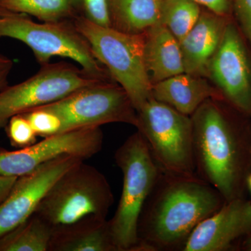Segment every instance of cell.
<instances>
[{
    "instance_id": "11",
    "label": "cell",
    "mask_w": 251,
    "mask_h": 251,
    "mask_svg": "<svg viewBox=\"0 0 251 251\" xmlns=\"http://www.w3.org/2000/svg\"><path fill=\"white\" fill-rule=\"evenodd\" d=\"M82 161L66 155L18 177L7 197L0 204V238L32 215L59 176Z\"/></svg>"
},
{
    "instance_id": "29",
    "label": "cell",
    "mask_w": 251,
    "mask_h": 251,
    "mask_svg": "<svg viewBox=\"0 0 251 251\" xmlns=\"http://www.w3.org/2000/svg\"><path fill=\"white\" fill-rule=\"evenodd\" d=\"M244 249H245V250L251 251V234L246 238L244 243Z\"/></svg>"
},
{
    "instance_id": "18",
    "label": "cell",
    "mask_w": 251,
    "mask_h": 251,
    "mask_svg": "<svg viewBox=\"0 0 251 251\" xmlns=\"http://www.w3.org/2000/svg\"><path fill=\"white\" fill-rule=\"evenodd\" d=\"M162 0H108L111 27L144 34L160 23Z\"/></svg>"
},
{
    "instance_id": "13",
    "label": "cell",
    "mask_w": 251,
    "mask_h": 251,
    "mask_svg": "<svg viewBox=\"0 0 251 251\" xmlns=\"http://www.w3.org/2000/svg\"><path fill=\"white\" fill-rule=\"evenodd\" d=\"M251 234V202L242 198L225 202L201 221L185 243L183 251H225Z\"/></svg>"
},
{
    "instance_id": "7",
    "label": "cell",
    "mask_w": 251,
    "mask_h": 251,
    "mask_svg": "<svg viewBox=\"0 0 251 251\" xmlns=\"http://www.w3.org/2000/svg\"><path fill=\"white\" fill-rule=\"evenodd\" d=\"M137 128L162 171L196 175L191 117L151 97L137 111Z\"/></svg>"
},
{
    "instance_id": "6",
    "label": "cell",
    "mask_w": 251,
    "mask_h": 251,
    "mask_svg": "<svg viewBox=\"0 0 251 251\" xmlns=\"http://www.w3.org/2000/svg\"><path fill=\"white\" fill-rule=\"evenodd\" d=\"M4 37L24 43L41 65L54 57L69 58L78 63L89 75L108 80V71L94 57L88 42L73 23H36L28 15L0 9V39Z\"/></svg>"
},
{
    "instance_id": "9",
    "label": "cell",
    "mask_w": 251,
    "mask_h": 251,
    "mask_svg": "<svg viewBox=\"0 0 251 251\" xmlns=\"http://www.w3.org/2000/svg\"><path fill=\"white\" fill-rule=\"evenodd\" d=\"M102 81L106 80L92 76L83 69L66 63L44 64L35 75L0 91V129L14 115L53 103Z\"/></svg>"
},
{
    "instance_id": "12",
    "label": "cell",
    "mask_w": 251,
    "mask_h": 251,
    "mask_svg": "<svg viewBox=\"0 0 251 251\" xmlns=\"http://www.w3.org/2000/svg\"><path fill=\"white\" fill-rule=\"evenodd\" d=\"M229 103L251 112V70L245 48L237 29L227 24L219 49L211 59L209 76Z\"/></svg>"
},
{
    "instance_id": "8",
    "label": "cell",
    "mask_w": 251,
    "mask_h": 251,
    "mask_svg": "<svg viewBox=\"0 0 251 251\" xmlns=\"http://www.w3.org/2000/svg\"><path fill=\"white\" fill-rule=\"evenodd\" d=\"M38 108L59 117L61 132L117 122L136 126L138 121L136 110L128 94L121 86L108 80L83 87Z\"/></svg>"
},
{
    "instance_id": "3",
    "label": "cell",
    "mask_w": 251,
    "mask_h": 251,
    "mask_svg": "<svg viewBox=\"0 0 251 251\" xmlns=\"http://www.w3.org/2000/svg\"><path fill=\"white\" fill-rule=\"evenodd\" d=\"M115 159L123 175V186L116 211L109 220L112 239L118 251H141L138 220L161 170L139 131L118 148Z\"/></svg>"
},
{
    "instance_id": "15",
    "label": "cell",
    "mask_w": 251,
    "mask_h": 251,
    "mask_svg": "<svg viewBox=\"0 0 251 251\" xmlns=\"http://www.w3.org/2000/svg\"><path fill=\"white\" fill-rule=\"evenodd\" d=\"M49 251H118L107 218L92 216L52 228Z\"/></svg>"
},
{
    "instance_id": "24",
    "label": "cell",
    "mask_w": 251,
    "mask_h": 251,
    "mask_svg": "<svg viewBox=\"0 0 251 251\" xmlns=\"http://www.w3.org/2000/svg\"><path fill=\"white\" fill-rule=\"evenodd\" d=\"M78 5L79 11L91 22L103 27H111L108 0H78Z\"/></svg>"
},
{
    "instance_id": "27",
    "label": "cell",
    "mask_w": 251,
    "mask_h": 251,
    "mask_svg": "<svg viewBox=\"0 0 251 251\" xmlns=\"http://www.w3.org/2000/svg\"><path fill=\"white\" fill-rule=\"evenodd\" d=\"M13 65L14 62L12 59L0 54V91L8 86V77Z\"/></svg>"
},
{
    "instance_id": "5",
    "label": "cell",
    "mask_w": 251,
    "mask_h": 251,
    "mask_svg": "<svg viewBox=\"0 0 251 251\" xmlns=\"http://www.w3.org/2000/svg\"><path fill=\"white\" fill-rule=\"evenodd\" d=\"M84 161L61 175L36 208L34 214L52 228L88 216H108L114 202L111 187L103 173Z\"/></svg>"
},
{
    "instance_id": "17",
    "label": "cell",
    "mask_w": 251,
    "mask_h": 251,
    "mask_svg": "<svg viewBox=\"0 0 251 251\" xmlns=\"http://www.w3.org/2000/svg\"><path fill=\"white\" fill-rule=\"evenodd\" d=\"M145 59L152 85L184 73L179 41L161 23L145 33Z\"/></svg>"
},
{
    "instance_id": "23",
    "label": "cell",
    "mask_w": 251,
    "mask_h": 251,
    "mask_svg": "<svg viewBox=\"0 0 251 251\" xmlns=\"http://www.w3.org/2000/svg\"><path fill=\"white\" fill-rule=\"evenodd\" d=\"M31 124L36 135L46 137L61 133L62 123L53 112L43 108H36L23 113Z\"/></svg>"
},
{
    "instance_id": "20",
    "label": "cell",
    "mask_w": 251,
    "mask_h": 251,
    "mask_svg": "<svg viewBox=\"0 0 251 251\" xmlns=\"http://www.w3.org/2000/svg\"><path fill=\"white\" fill-rule=\"evenodd\" d=\"M0 9L57 23L77 16L79 5L78 0H0Z\"/></svg>"
},
{
    "instance_id": "14",
    "label": "cell",
    "mask_w": 251,
    "mask_h": 251,
    "mask_svg": "<svg viewBox=\"0 0 251 251\" xmlns=\"http://www.w3.org/2000/svg\"><path fill=\"white\" fill-rule=\"evenodd\" d=\"M226 25L225 16L209 11L202 12L192 29L179 41L185 73L209 76V64L221 44Z\"/></svg>"
},
{
    "instance_id": "1",
    "label": "cell",
    "mask_w": 251,
    "mask_h": 251,
    "mask_svg": "<svg viewBox=\"0 0 251 251\" xmlns=\"http://www.w3.org/2000/svg\"><path fill=\"white\" fill-rule=\"evenodd\" d=\"M225 202L216 188L197 175L161 171L138 220L141 251H182L195 227Z\"/></svg>"
},
{
    "instance_id": "19",
    "label": "cell",
    "mask_w": 251,
    "mask_h": 251,
    "mask_svg": "<svg viewBox=\"0 0 251 251\" xmlns=\"http://www.w3.org/2000/svg\"><path fill=\"white\" fill-rule=\"evenodd\" d=\"M52 227L36 214L0 238V251H49Z\"/></svg>"
},
{
    "instance_id": "2",
    "label": "cell",
    "mask_w": 251,
    "mask_h": 251,
    "mask_svg": "<svg viewBox=\"0 0 251 251\" xmlns=\"http://www.w3.org/2000/svg\"><path fill=\"white\" fill-rule=\"evenodd\" d=\"M219 99H209L191 115L197 176L226 202L242 198L251 162L250 142L229 120Z\"/></svg>"
},
{
    "instance_id": "30",
    "label": "cell",
    "mask_w": 251,
    "mask_h": 251,
    "mask_svg": "<svg viewBox=\"0 0 251 251\" xmlns=\"http://www.w3.org/2000/svg\"><path fill=\"white\" fill-rule=\"evenodd\" d=\"M247 182L248 186H249V189H250L251 192V173L249 175V176H248Z\"/></svg>"
},
{
    "instance_id": "22",
    "label": "cell",
    "mask_w": 251,
    "mask_h": 251,
    "mask_svg": "<svg viewBox=\"0 0 251 251\" xmlns=\"http://www.w3.org/2000/svg\"><path fill=\"white\" fill-rule=\"evenodd\" d=\"M5 127L10 143L14 148H24L36 143L38 135L23 114L11 117Z\"/></svg>"
},
{
    "instance_id": "25",
    "label": "cell",
    "mask_w": 251,
    "mask_h": 251,
    "mask_svg": "<svg viewBox=\"0 0 251 251\" xmlns=\"http://www.w3.org/2000/svg\"><path fill=\"white\" fill-rule=\"evenodd\" d=\"M230 4L251 45V0H230Z\"/></svg>"
},
{
    "instance_id": "21",
    "label": "cell",
    "mask_w": 251,
    "mask_h": 251,
    "mask_svg": "<svg viewBox=\"0 0 251 251\" xmlns=\"http://www.w3.org/2000/svg\"><path fill=\"white\" fill-rule=\"evenodd\" d=\"M202 14L193 0H162L160 23L179 41L192 29Z\"/></svg>"
},
{
    "instance_id": "10",
    "label": "cell",
    "mask_w": 251,
    "mask_h": 251,
    "mask_svg": "<svg viewBox=\"0 0 251 251\" xmlns=\"http://www.w3.org/2000/svg\"><path fill=\"white\" fill-rule=\"evenodd\" d=\"M103 143L100 127H88L46 137L39 143L14 151L0 148V175L19 177L66 155L85 161L98 153Z\"/></svg>"
},
{
    "instance_id": "26",
    "label": "cell",
    "mask_w": 251,
    "mask_h": 251,
    "mask_svg": "<svg viewBox=\"0 0 251 251\" xmlns=\"http://www.w3.org/2000/svg\"><path fill=\"white\" fill-rule=\"evenodd\" d=\"M209 11L221 16L228 14L230 0H193Z\"/></svg>"
},
{
    "instance_id": "16",
    "label": "cell",
    "mask_w": 251,
    "mask_h": 251,
    "mask_svg": "<svg viewBox=\"0 0 251 251\" xmlns=\"http://www.w3.org/2000/svg\"><path fill=\"white\" fill-rule=\"evenodd\" d=\"M206 77L182 73L152 85L151 97L191 117L207 99H221L222 94Z\"/></svg>"
},
{
    "instance_id": "4",
    "label": "cell",
    "mask_w": 251,
    "mask_h": 251,
    "mask_svg": "<svg viewBox=\"0 0 251 251\" xmlns=\"http://www.w3.org/2000/svg\"><path fill=\"white\" fill-rule=\"evenodd\" d=\"M73 24L88 42L94 57L121 86L138 111L151 97L152 83L145 59V33L133 34L91 22L83 16Z\"/></svg>"
},
{
    "instance_id": "28",
    "label": "cell",
    "mask_w": 251,
    "mask_h": 251,
    "mask_svg": "<svg viewBox=\"0 0 251 251\" xmlns=\"http://www.w3.org/2000/svg\"><path fill=\"white\" fill-rule=\"evenodd\" d=\"M17 179L16 176L0 175V204L7 197Z\"/></svg>"
}]
</instances>
